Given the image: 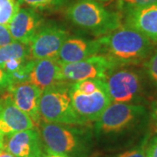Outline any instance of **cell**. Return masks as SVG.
<instances>
[{
    "instance_id": "cell-4",
    "label": "cell",
    "mask_w": 157,
    "mask_h": 157,
    "mask_svg": "<svg viewBox=\"0 0 157 157\" xmlns=\"http://www.w3.org/2000/svg\"><path fill=\"white\" fill-rule=\"evenodd\" d=\"M70 83L61 82L42 91L39 101L41 121L52 123L86 126L73 109Z\"/></svg>"
},
{
    "instance_id": "cell-5",
    "label": "cell",
    "mask_w": 157,
    "mask_h": 157,
    "mask_svg": "<svg viewBox=\"0 0 157 157\" xmlns=\"http://www.w3.org/2000/svg\"><path fill=\"white\" fill-rule=\"evenodd\" d=\"M146 115L140 104L112 102L95 121L94 131L97 135H124L136 128Z\"/></svg>"
},
{
    "instance_id": "cell-18",
    "label": "cell",
    "mask_w": 157,
    "mask_h": 157,
    "mask_svg": "<svg viewBox=\"0 0 157 157\" xmlns=\"http://www.w3.org/2000/svg\"><path fill=\"white\" fill-rule=\"evenodd\" d=\"M29 8L39 11H54L65 6L69 0H17Z\"/></svg>"
},
{
    "instance_id": "cell-28",
    "label": "cell",
    "mask_w": 157,
    "mask_h": 157,
    "mask_svg": "<svg viewBox=\"0 0 157 157\" xmlns=\"http://www.w3.org/2000/svg\"><path fill=\"white\" fill-rule=\"evenodd\" d=\"M41 157H69L67 155H58V154H53V153H47L45 152V154Z\"/></svg>"
},
{
    "instance_id": "cell-15",
    "label": "cell",
    "mask_w": 157,
    "mask_h": 157,
    "mask_svg": "<svg viewBox=\"0 0 157 157\" xmlns=\"http://www.w3.org/2000/svg\"><path fill=\"white\" fill-rule=\"evenodd\" d=\"M101 50L99 39H86L69 36L63 43L57 59L61 65L74 63L96 54H101Z\"/></svg>"
},
{
    "instance_id": "cell-19",
    "label": "cell",
    "mask_w": 157,
    "mask_h": 157,
    "mask_svg": "<svg viewBox=\"0 0 157 157\" xmlns=\"http://www.w3.org/2000/svg\"><path fill=\"white\" fill-rule=\"evenodd\" d=\"M19 8L17 0H0V25H8Z\"/></svg>"
},
{
    "instance_id": "cell-20",
    "label": "cell",
    "mask_w": 157,
    "mask_h": 157,
    "mask_svg": "<svg viewBox=\"0 0 157 157\" xmlns=\"http://www.w3.org/2000/svg\"><path fill=\"white\" fill-rule=\"evenodd\" d=\"M34 64H35V59H33L30 58L20 67L17 68L15 72L8 74L10 80H11V86L28 82L30 75L33 69Z\"/></svg>"
},
{
    "instance_id": "cell-26",
    "label": "cell",
    "mask_w": 157,
    "mask_h": 157,
    "mask_svg": "<svg viewBox=\"0 0 157 157\" xmlns=\"http://www.w3.org/2000/svg\"><path fill=\"white\" fill-rule=\"evenodd\" d=\"M11 86V80L8 73L0 66V92H7Z\"/></svg>"
},
{
    "instance_id": "cell-27",
    "label": "cell",
    "mask_w": 157,
    "mask_h": 157,
    "mask_svg": "<svg viewBox=\"0 0 157 157\" xmlns=\"http://www.w3.org/2000/svg\"><path fill=\"white\" fill-rule=\"evenodd\" d=\"M150 127L155 135H157V100L151 104L150 109Z\"/></svg>"
},
{
    "instance_id": "cell-12",
    "label": "cell",
    "mask_w": 157,
    "mask_h": 157,
    "mask_svg": "<svg viewBox=\"0 0 157 157\" xmlns=\"http://www.w3.org/2000/svg\"><path fill=\"white\" fill-rule=\"evenodd\" d=\"M124 25L143 34L157 44V3L128 10L122 13Z\"/></svg>"
},
{
    "instance_id": "cell-7",
    "label": "cell",
    "mask_w": 157,
    "mask_h": 157,
    "mask_svg": "<svg viewBox=\"0 0 157 157\" xmlns=\"http://www.w3.org/2000/svg\"><path fill=\"white\" fill-rule=\"evenodd\" d=\"M118 67L104 54H96L83 60L61 65V78L66 83L100 78L106 80L107 76Z\"/></svg>"
},
{
    "instance_id": "cell-9",
    "label": "cell",
    "mask_w": 157,
    "mask_h": 157,
    "mask_svg": "<svg viewBox=\"0 0 157 157\" xmlns=\"http://www.w3.org/2000/svg\"><path fill=\"white\" fill-rule=\"evenodd\" d=\"M68 32L56 24L42 25L29 44L31 59H57Z\"/></svg>"
},
{
    "instance_id": "cell-16",
    "label": "cell",
    "mask_w": 157,
    "mask_h": 157,
    "mask_svg": "<svg viewBox=\"0 0 157 157\" xmlns=\"http://www.w3.org/2000/svg\"><path fill=\"white\" fill-rule=\"evenodd\" d=\"M29 82L37 86L42 91L63 82L61 78V64L57 59H42L35 60Z\"/></svg>"
},
{
    "instance_id": "cell-17",
    "label": "cell",
    "mask_w": 157,
    "mask_h": 157,
    "mask_svg": "<svg viewBox=\"0 0 157 157\" xmlns=\"http://www.w3.org/2000/svg\"><path fill=\"white\" fill-rule=\"evenodd\" d=\"M29 45H25L17 41H13L8 45L0 47V66L6 62L14 59H30Z\"/></svg>"
},
{
    "instance_id": "cell-29",
    "label": "cell",
    "mask_w": 157,
    "mask_h": 157,
    "mask_svg": "<svg viewBox=\"0 0 157 157\" xmlns=\"http://www.w3.org/2000/svg\"><path fill=\"white\" fill-rule=\"evenodd\" d=\"M0 157H15L14 155H12L11 153H9L8 151H6L5 148H2L0 150Z\"/></svg>"
},
{
    "instance_id": "cell-32",
    "label": "cell",
    "mask_w": 157,
    "mask_h": 157,
    "mask_svg": "<svg viewBox=\"0 0 157 157\" xmlns=\"http://www.w3.org/2000/svg\"><path fill=\"white\" fill-rule=\"evenodd\" d=\"M0 150H1V149H0Z\"/></svg>"
},
{
    "instance_id": "cell-21",
    "label": "cell",
    "mask_w": 157,
    "mask_h": 157,
    "mask_svg": "<svg viewBox=\"0 0 157 157\" xmlns=\"http://www.w3.org/2000/svg\"><path fill=\"white\" fill-rule=\"evenodd\" d=\"M143 65L149 80L157 87V48L153 51Z\"/></svg>"
},
{
    "instance_id": "cell-11",
    "label": "cell",
    "mask_w": 157,
    "mask_h": 157,
    "mask_svg": "<svg viewBox=\"0 0 157 157\" xmlns=\"http://www.w3.org/2000/svg\"><path fill=\"white\" fill-rule=\"evenodd\" d=\"M37 128L33 120L14 104L7 93L0 98V132L10 135L19 131Z\"/></svg>"
},
{
    "instance_id": "cell-23",
    "label": "cell",
    "mask_w": 157,
    "mask_h": 157,
    "mask_svg": "<svg viewBox=\"0 0 157 157\" xmlns=\"http://www.w3.org/2000/svg\"><path fill=\"white\" fill-rule=\"evenodd\" d=\"M146 142L147 140L140 146L135 147L132 149L120 154L117 157H147L146 155Z\"/></svg>"
},
{
    "instance_id": "cell-25",
    "label": "cell",
    "mask_w": 157,
    "mask_h": 157,
    "mask_svg": "<svg viewBox=\"0 0 157 157\" xmlns=\"http://www.w3.org/2000/svg\"><path fill=\"white\" fill-rule=\"evenodd\" d=\"M147 157H157V135L152 136L146 142Z\"/></svg>"
},
{
    "instance_id": "cell-8",
    "label": "cell",
    "mask_w": 157,
    "mask_h": 157,
    "mask_svg": "<svg viewBox=\"0 0 157 157\" xmlns=\"http://www.w3.org/2000/svg\"><path fill=\"white\" fill-rule=\"evenodd\" d=\"M73 109L86 125L95 122L111 103V98L104 80L94 91L82 93L69 86Z\"/></svg>"
},
{
    "instance_id": "cell-6",
    "label": "cell",
    "mask_w": 157,
    "mask_h": 157,
    "mask_svg": "<svg viewBox=\"0 0 157 157\" xmlns=\"http://www.w3.org/2000/svg\"><path fill=\"white\" fill-rule=\"evenodd\" d=\"M112 102L140 104L143 96V78L133 68L117 67L106 78Z\"/></svg>"
},
{
    "instance_id": "cell-3",
    "label": "cell",
    "mask_w": 157,
    "mask_h": 157,
    "mask_svg": "<svg viewBox=\"0 0 157 157\" xmlns=\"http://www.w3.org/2000/svg\"><path fill=\"white\" fill-rule=\"evenodd\" d=\"M66 15L74 25L100 37L122 25L120 12L108 11L96 0H76L68 6Z\"/></svg>"
},
{
    "instance_id": "cell-24",
    "label": "cell",
    "mask_w": 157,
    "mask_h": 157,
    "mask_svg": "<svg viewBox=\"0 0 157 157\" xmlns=\"http://www.w3.org/2000/svg\"><path fill=\"white\" fill-rule=\"evenodd\" d=\"M13 41L15 40L12 39L8 26L5 25H0V47L8 45Z\"/></svg>"
},
{
    "instance_id": "cell-30",
    "label": "cell",
    "mask_w": 157,
    "mask_h": 157,
    "mask_svg": "<svg viewBox=\"0 0 157 157\" xmlns=\"http://www.w3.org/2000/svg\"><path fill=\"white\" fill-rule=\"evenodd\" d=\"M4 143H5V135L0 132V149L4 148Z\"/></svg>"
},
{
    "instance_id": "cell-10",
    "label": "cell",
    "mask_w": 157,
    "mask_h": 157,
    "mask_svg": "<svg viewBox=\"0 0 157 157\" xmlns=\"http://www.w3.org/2000/svg\"><path fill=\"white\" fill-rule=\"evenodd\" d=\"M4 148L15 157H41L45 153L38 128L5 136Z\"/></svg>"
},
{
    "instance_id": "cell-31",
    "label": "cell",
    "mask_w": 157,
    "mask_h": 157,
    "mask_svg": "<svg viewBox=\"0 0 157 157\" xmlns=\"http://www.w3.org/2000/svg\"><path fill=\"white\" fill-rule=\"evenodd\" d=\"M98 2H108V1H112V0H96Z\"/></svg>"
},
{
    "instance_id": "cell-2",
    "label": "cell",
    "mask_w": 157,
    "mask_h": 157,
    "mask_svg": "<svg viewBox=\"0 0 157 157\" xmlns=\"http://www.w3.org/2000/svg\"><path fill=\"white\" fill-rule=\"evenodd\" d=\"M45 152L69 157H88L93 151V135L79 125L41 121L38 126Z\"/></svg>"
},
{
    "instance_id": "cell-14",
    "label": "cell",
    "mask_w": 157,
    "mask_h": 157,
    "mask_svg": "<svg viewBox=\"0 0 157 157\" xmlns=\"http://www.w3.org/2000/svg\"><path fill=\"white\" fill-rule=\"evenodd\" d=\"M42 25V18L35 10L19 8L7 26L15 41L29 45Z\"/></svg>"
},
{
    "instance_id": "cell-13",
    "label": "cell",
    "mask_w": 157,
    "mask_h": 157,
    "mask_svg": "<svg viewBox=\"0 0 157 157\" xmlns=\"http://www.w3.org/2000/svg\"><path fill=\"white\" fill-rule=\"evenodd\" d=\"M7 93L10 94L14 104L33 120L38 128L41 121L39 114V101L42 90L31 82L13 85Z\"/></svg>"
},
{
    "instance_id": "cell-22",
    "label": "cell",
    "mask_w": 157,
    "mask_h": 157,
    "mask_svg": "<svg viewBox=\"0 0 157 157\" xmlns=\"http://www.w3.org/2000/svg\"><path fill=\"white\" fill-rule=\"evenodd\" d=\"M157 0H118L117 6L119 12L121 14L128 10L156 4Z\"/></svg>"
},
{
    "instance_id": "cell-1",
    "label": "cell",
    "mask_w": 157,
    "mask_h": 157,
    "mask_svg": "<svg viewBox=\"0 0 157 157\" xmlns=\"http://www.w3.org/2000/svg\"><path fill=\"white\" fill-rule=\"evenodd\" d=\"M98 39L101 54L109 58L118 67L144 64L155 45L143 34L124 25Z\"/></svg>"
}]
</instances>
